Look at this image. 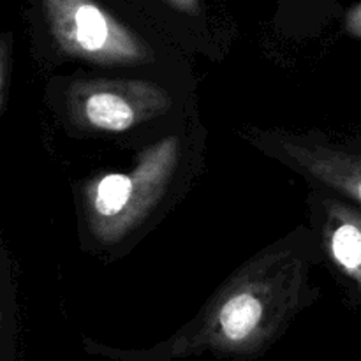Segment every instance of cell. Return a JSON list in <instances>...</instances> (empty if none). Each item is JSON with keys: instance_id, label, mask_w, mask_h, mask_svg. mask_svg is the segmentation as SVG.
<instances>
[{"instance_id": "cell-1", "label": "cell", "mask_w": 361, "mask_h": 361, "mask_svg": "<svg viewBox=\"0 0 361 361\" xmlns=\"http://www.w3.org/2000/svg\"><path fill=\"white\" fill-rule=\"evenodd\" d=\"M323 267L309 224H300L236 267L168 341L152 351L127 353L85 338L92 351L129 361H166L197 353L254 356L288 331L321 298L314 271Z\"/></svg>"}, {"instance_id": "cell-2", "label": "cell", "mask_w": 361, "mask_h": 361, "mask_svg": "<svg viewBox=\"0 0 361 361\" xmlns=\"http://www.w3.org/2000/svg\"><path fill=\"white\" fill-rule=\"evenodd\" d=\"M207 145L200 115L178 133L133 152L127 169L78 180L73 201L80 249L106 264L129 256L196 187Z\"/></svg>"}, {"instance_id": "cell-3", "label": "cell", "mask_w": 361, "mask_h": 361, "mask_svg": "<svg viewBox=\"0 0 361 361\" xmlns=\"http://www.w3.org/2000/svg\"><path fill=\"white\" fill-rule=\"evenodd\" d=\"M42 101L76 141L129 150L161 141L200 116L196 74H118L74 69L51 74Z\"/></svg>"}, {"instance_id": "cell-4", "label": "cell", "mask_w": 361, "mask_h": 361, "mask_svg": "<svg viewBox=\"0 0 361 361\" xmlns=\"http://www.w3.org/2000/svg\"><path fill=\"white\" fill-rule=\"evenodd\" d=\"M32 55L42 73L74 66L95 73L196 74L187 53L168 35L101 0H37Z\"/></svg>"}, {"instance_id": "cell-5", "label": "cell", "mask_w": 361, "mask_h": 361, "mask_svg": "<svg viewBox=\"0 0 361 361\" xmlns=\"http://www.w3.org/2000/svg\"><path fill=\"white\" fill-rule=\"evenodd\" d=\"M238 137L263 157L296 173L309 189L326 190L361 207V130L331 133L243 123Z\"/></svg>"}, {"instance_id": "cell-6", "label": "cell", "mask_w": 361, "mask_h": 361, "mask_svg": "<svg viewBox=\"0 0 361 361\" xmlns=\"http://www.w3.org/2000/svg\"><path fill=\"white\" fill-rule=\"evenodd\" d=\"M309 228L345 303L361 310V207L326 190L309 189Z\"/></svg>"}, {"instance_id": "cell-7", "label": "cell", "mask_w": 361, "mask_h": 361, "mask_svg": "<svg viewBox=\"0 0 361 361\" xmlns=\"http://www.w3.org/2000/svg\"><path fill=\"white\" fill-rule=\"evenodd\" d=\"M14 78V49L9 34L2 35L0 41V116L6 115L11 99Z\"/></svg>"}, {"instance_id": "cell-8", "label": "cell", "mask_w": 361, "mask_h": 361, "mask_svg": "<svg viewBox=\"0 0 361 361\" xmlns=\"http://www.w3.org/2000/svg\"><path fill=\"white\" fill-rule=\"evenodd\" d=\"M345 28L355 37H361V4L349 11L348 20H345Z\"/></svg>"}]
</instances>
